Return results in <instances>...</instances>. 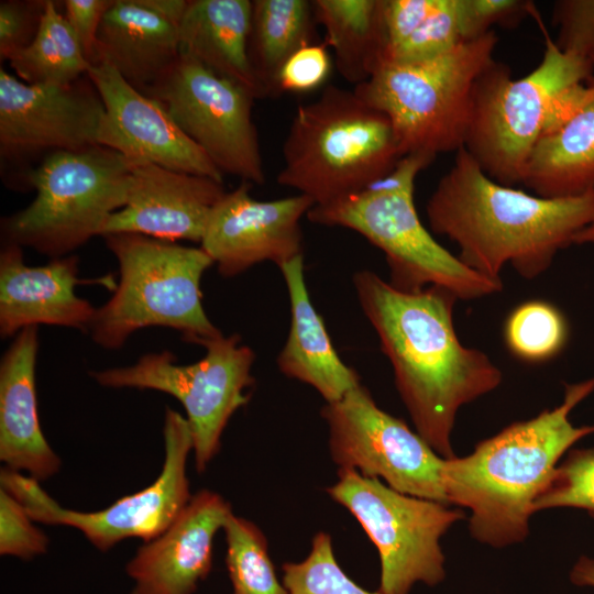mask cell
Here are the masks:
<instances>
[{
  "instance_id": "5b68a950",
  "label": "cell",
  "mask_w": 594,
  "mask_h": 594,
  "mask_svg": "<svg viewBox=\"0 0 594 594\" xmlns=\"http://www.w3.org/2000/svg\"><path fill=\"white\" fill-rule=\"evenodd\" d=\"M433 160L425 154L405 155L392 172L364 190L314 206L307 217L320 226L351 229L378 248L389 267L388 283L399 290L439 286L462 300L498 293L502 280L468 267L420 221L414 201L415 179Z\"/></svg>"
},
{
  "instance_id": "7a4b0ae2",
  "label": "cell",
  "mask_w": 594,
  "mask_h": 594,
  "mask_svg": "<svg viewBox=\"0 0 594 594\" xmlns=\"http://www.w3.org/2000/svg\"><path fill=\"white\" fill-rule=\"evenodd\" d=\"M426 213L432 232L457 243L458 257L471 270L502 280L510 264L534 279L594 222V190L569 198L527 194L492 179L462 147L430 195Z\"/></svg>"
},
{
  "instance_id": "b9f144b4",
  "label": "cell",
  "mask_w": 594,
  "mask_h": 594,
  "mask_svg": "<svg viewBox=\"0 0 594 594\" xmlns=\"http://www.w3.org/2000/svg\"><path fill=\"white\" fill-rule=\"evenodd\" d=\"M570 581L578 586L594 587V558L581 556L570 571Z\"/></svg>"
},
{
  "instance_id": "ac0fdd59",
  "label": "cell",
  "mask_w": 594,
  "mask_h": 594,
  "mask_svg": "<svg viewBox=\"0 0 594 594\" xmlns=\"http://www.w3.org/2000/svg\"><path fill=\"white\" fill-rule=\"evenodd\" d=\"M226 194L223 183L213 178L132 161L127 204L109 217L101 237L129 232L200 243L213 207Z\"/></svg>"
},
{
  "instance_id": "8fae6325",
  "label": "cell",
  "mask_w": 594,
  "mask_h": 594,
  "mask_svg": "<svg viewBox=\"0 0 594 594\" xmlns=\"http://www.w3.org/2000/svg\"><path fill=\"white\" fill-rule=\"evenodd\" d=\"M361 525L378 551L380 594H409L413 586H435L446 576L440 539L464 518L461 508L402 494L380 479L338 469L327 488Z\"/></svg>"
},
{
  "instance_id": "74e56055",
  "label": "cell",
  "mask_w": 594,
  "mask_h": 594,
  "mask_svg": "<svg viewBox=\"0 0 594 594\" xmlns=\"http://www.w3.org/2000/svg\"><path fill=\"white\" fill-rule=\"evenodd\" d=\"M326 46L311 43L294 53L280 69L278 91L308 92L321 86L331 69Z\"/></svg>"
},
{
  "instance_id": "d6a6232c",
  "label": "cell",
  "mask_w": 594,
  "mask_h": 594,
  "mask_svg": "<svg viewBox=\"0 0 594 594\" xmlns=\"http://www.w3.org/2000/svg\"><path fill=\"white\" fill-rule=\"evenodd\" d=\"M558 507L584 509L594 518V448L568 452L536 497L532 512Z\"/></svg>"
},
{
  "instance_id": "e0dca14e",
  "label": "cell",
  "mask_w": 594,
  "mask_h": 594,
  "mask_svg": "<svg viewBox=\"0 0 594 594\" xmlns=\"http://www.w3.org/2000/svg\"><path fill=\"white\" fill-rule=\"evenodd\" d=\"M87 75L105 106L98 144L132 161H146L223 183V174L161 102L135 89L106 63L91 65Z\"/></svg>"
},
{
  "instance_id": "60d3db41",
  "label": "cell",
  "mask_w": 594,
  "mask_h": 594,
  "mask_svg": "<svg viewBox=\"0 0 594 594\" xmlns=\"http://www.w3.org/2000/svg\"><path fill=\"white\" fill-rule=\"evenodd\" d=\"M143 6L178 26L188 0H140Z\"/></svg>"
},
{
  "instance_id": "4316f807",
  "label": "cell",
  "mask_w": 594,
  "mask_h": 594,
  "mask_svg": "<svg viewBox=\"0 0 594 594\" xmlns=\"http://www.w3.org/2000/svg\"><path fill=\"white\" fill-rule=\"evenodd\" d=\"M316 22L326 31L338 72L354 86L367 80L383 52L382 0L311 1Z\"/></svg>"
},
{
  "instance_id": "603a6c76",
  "label": "cell",
  "mask_w": 594,
  "mask_h": 594,
  "mask_svg": "<svg viewBox=\"0 0 594 594\" xmlns=\"http://www.w3.org/2000/svg\"><path fill=\"white\" fill-rule=\"evenodd\" d=\"M290 302V328L277 356L287 377L314 387L326 403L341 399L361 384L359 374L336 352L322 317L314 307L304 275L302 254L278 266Z\"/></svg>"
},
{
  "instance_id": "44dd1931",
  "label": "cell",
  "mask_w": 594,
  "mask_h": 594,
  "mask_svg": "<svg viewBox=\"0 0 594 594\" xmlns=\"http://www.w3.org/2000/svg\"><path fill=\"white\" fill-rule=\"evenodd\" d=\"M37 327L15 334L0 363V460L37 481L56 475L59 457L40 424L35 391Z\"/></svg>"
},
{
  "instance_id": "7bdbcfd3",
  "label": "cell",
  "mask_w": 594,
  "mask_h": 594,
  "mask_svg": "<svg viewBox=\"0 0 594 594\" xmlns=\"http://www.w3.org/2000/svg\"><path fill=\"white\" fill-rule=\"evenodd\" d=\"M585 243H594V222L573 237L572 244Z\"/></svg>"
},
{
  "instance_id": "6da1fadb",
  "label": "cell",
  "mask_w": 594,
  "mask_h": 594,
  "mask_svg": "<svg viewBox=\"0 0 594 594\" xmlns=\"http://www.w3.org/2000/svg\"><path fill=\"white\" fill-rule=\"evenodd\" d=\"M353 285L415 430L440 457H455L451 435L460 408L496 389L502 371L460 341L453 323L458 297L449 289L403 292L369 270L356 272Z\"/></svg>"
},
{
  "instance_id": "9c48e42d",
  "label": "cell",
  "mask_w": 594,
  "mask_h": 594,
  "mask_svg": "<svg viewBox=\"0 0 594 594\" xmlns=\"http://www.w3.org/2000/svg\"><path fill=\"white\" fill-rule=\"evenodd\" d=\"M497 42L492 31L429 61L381 64L353 90L389 119L403 156L457 152L464 147L475 81L495 62Z\"/></svg>"
},
{
  "instance_id": "836d02e7",
  "label": "cell",
  "mask_w": 594,
  "mask_h": 594,
  "mask_svg": "<svg viewBox=\"0 0 594 594\" xmlns=\"http://www.w3.org/2000/svg\"><path fill=\"white\" fill-rule=\"evenodd\" d=\"M23 505L0 487V554L32 560L47 552L50 539Z\"/></svg>"
},
{
  "instance_id": "ffe728a7",
  "label": "cell",
  "mask_w": 594,
  "mask_h": 594,
  "mask_svg": "<svg viewBox=\"0 0 594 594\" xmlns=\"http://www.w3.org/2000/svg\"><path fill=\"white\" fill-rule=\"evenodd\" d=\"M0 253V333L16 334L28 327L52 324L88 331L96 309L76 293L78 257L52 258L29 266L22 248L2 243Z\"/></svg>"
},
{
  "instance_id": "4fadbf2b",
  "label": "cell",
  "mask_w": 594,
  "mask_h": 594,
  "mask_svg": "<svg viewBox=\"0 0 594 594\" xmlns=\"http://www.w3.org/2000/svg\"><path fill=\"white\" fill-rule=\"evenodd\" d=\"M321 416L338 469L380 479L402 494L449 505L446 459L404 420L383 410L362 383L341 399L326 403Z\"/></svg>"
},
{
  "instance_id": "9a60e30c",
  "label": "cell",
  "mask_w": 594,
  "mask_h": 594,
  "mask_svg": "<svg viewBox=\"0 0 594 594\" xmlns=\"http://www.w3.org/2000/svg\"><path fill=\"white\" fill-rule=\"evenodd\" d=\"M105 106L85 75L65 86L30 85L0 68L1 172L25 188L31 170L50 154L98 144Z\"/></svg>"
},
{
  "instance_id": "3957f363",
  "label": "cell",
  "mask_w": 594,
  "mask_h": 594,
  "mask_svg": "<svg viewBox=\"0 0 594 594\" xmlns=\"http://www.w3.org/2000/svg\"><path fill=\"white\" fill-rule=\"evenodd\" d=\"M592 392L594 377L565 384L559 406L508 425L469 455L446 459L448 503L470 510L469 530L475 540L504 548L528 537L532 504L559 460L594 433V425L576 427L569 418Z\"/></svg>"
},
{
  "instance_id": "e575fe53",
  "label": "cell",
  "mask_w": 594,
  "mask_h": 594,
  "mask_svg": "<svg viewBox=\"0 0 594 594\" xmlns=\"http://www.w3.org/2000/svg\"><path fill=\"white\" fill-rule=\"evenodd\" d=\"M552 22L558 28L556 45L594 68V0L556 1Z\"/></svg>"
},
{
  "instance_id": "52a82bcc",
  "label": "cell",
  "mask_w": 594,
  "mask_h": 594,
  "mask_svg": "<svg viewBox=\"0 0 594 594\" xmlns=\"http://www.w3.org/2000/svg\"><path fill=\"white\" fill-rule=\"evenodd\" d=\"M103 238L118 261L119 283L96 309L88 329L95 343L120 349L146 327L175 329L202 346L222 336L202 307L200 282L213 261L201 248L129 232Z\"/></svg>"
},
{
  "instance_id": "ba28073f",
  "label": "cell",
  "mask_w": 594,
  "mask_h": 594,
  "mask_svg": "<svg viewBox=\"0 0 594 594\" xmlns=\"http://www.w3.org/2000/svg\"><path fill=\"white\" fill-rule=\"evenodd\" d=\"M131 166L132 160L100 144L47 155L25 179L34 200L1 219L2 243L51 258L70 255L125 206Z\"/></svg>"
},
{
  "instance_id": "7402d4cb",
  "label": "cell",
  "mask_w": 594,
  "mask_h": 594,
  "mask_svg": "<svg viewBox=\"0 0 594 594\" xmlns=\"http://www.w3.org/2000/svg\"><path fill=\"white\" fill-rule=\"evenodd\" d=\"M179 55L176 24L140 0H113L98 30L95 64L110 65L145 94L166 75Z\"/></svg>"
},
{
  "instance_id": "2e32d148",
  "label": "cell",
  "mask_w": 594,
  "mask_h": 594,
  "mask_svg": "<svg viewBox=\"0 0 594 594\" xmlns=\"http://www.w3.org/2000/svg\"><path fill=\"white\" fill-rule=\"evenodd\" d=\"M243 182L213 207L200 241L223 277L237 276L255 264L277 266L302 254L301 218L315 206L302 194L261 201Z\"/></svg>"
},
{
  "instance_id": "4dcf8cb0",
  "label": "cell",
  "mask_w": 594,
  "mask_h": 594,
  "mask_svg": "<svg viewBox=\"0 0 594 594\" xmlns=\"http://www.w3.org/2000/svg\"><path fill=\"white\" fill-rule=\"evenodd\" d=\"M287 594H380L370 592L350 579L339 565L328 532H317L308 557L282 566Z\"/></svg>"
},
{
  "instance_id": "cb8c5ba5",
  "label": "cell",
  "mask_w": 594,
  "mask_h": 594,
  "mask_svg": "<svg viewBox=\"0 0 594 594\" xmlns=\"http://www.w3.org/2000/svg\"><path fill=\"white\" fill-rule=\"evenodd\" d=\"M521 184L543 198L594 190V77L582 102L552 121L535 143Z\"/></svg>"
},
{
  "instance_id": "30bf717a",
  "label": "cell",
  "mask_w": 594,
  "mask_h": 594,
  "mask_svg": "<svg viewBox=\"0 0 594 594\" xmlns=\"http://www.w3.org/2000/svg\"><path fill=\"white\" fill-rule=\"evenodd\" d=\"M204 346V358L187 365L176 364L173 353L162 351L145 354L129 366L90 373L105 387L154 389L178 399L191 431L198 473L218 454L230 418L249 403V389L254 385L255 355L238 334H222Z\"/></svg>"
},
{
  "instance_id": "8d00e7d4",
  "label": "cell",
  "mask_w": 594,
  "mask_h": 594,
  "mask_svg": "<svg viewBox=\"0 0 594 594\" xmlns=\"http://www.w3.org/2000/svg\"><path fill=\"white\" fill-rule=\"evenodd\" d=\"M532 8L534 3L526 0H460L464 41L486 35L493 25L517 24Z\"/></svg>"
},
{
  "instance_id": "f1b7e54d",
  "label": "cell",
  "mask_w": 594,
  "mask_h": 594,
  "mask_svg": "<svg viewBox=\"0 0 594 594\" xmlns=\"http://www.w3.org/2000/svg\"><path fill=\"white\" fill-rule=\"evenodd\" d=\"M222 530L231 594H287L277 579L266 537L254 522L232 514Z\"/></svg>"
},
{
  "instance_id": "5bb4252c",
  "label": "cell",
  "mask_w": 594,
  "mask_h": 594,
  "mask_svg": "<svg viewBox=\"0 0 594 594\" xmlns=\"http://www.w3.org/2000/svg\"><path fill=\"white\" fill-rule=\"evenodd\" d=\"M144 95L161 102L222 174L261 185L265 170L253 121L254 97L199 62L179 55Z\"/></svg>"
},
{
  "instance_id": "d6986e66",
  "label": "cell",
  "mask_w": 594,
  "mask_h": 594,
  "mask_svg": "<svg viewBox=\"0 0 594 594\" xmlns=\"http://www.w3.org/2000/svg\"><path fill=\"white\" fill-rule=\"evenodd\" d=\"M218 493L201 490L156 538L144 542L127 563L131 594H194L212 566V544L232 515Z\"/></svg>"
},
{
  "instance_id": "83f0119b",
  "label": "cell",
  "mask_w": 594,
  "mask_h": 594,
  "mask_svg": "<svg viewBox=\"0 0 594 594\" xmlns=\"http://www.w3.org/2000/svg\"><path fill=\"white\" fill-rule=\"evenodd\" d=\"M15 75L30 85L65 86L87 75L90 63L56 1L46 0L33 42L9 61Z\"/></svg>"
},
{
  "instance_id": "f546056e",
  "label": "cell",
  "mask_w": 594,
  "mask_h": 594,
  "mask_svg": "<svg viewBox=\"0 0 594 594\" xmlns=\"http://www.w3.org/2000/svg\"><path fill=\"white\" fill-rule=\"evenodd\" d=\"M504 338L508 350L527 362H543L564 346L568 326L559 309L542 300L518 305L507 317Z\"/></svg>"
},
{
  "instance_id": "f35d334b",
  "label": "cell",
  "mask_w": 594,
  "mask_h": 594,
  "mask_svg": "<svg viewBox=\"0 0 594 594\" xmlns=\"http://www.w3.org/2000/svg\"><path fill=\"white\" fill-rule=\"evenodd\" d=\"M436 4L437 0H382L381 63L421 25Z\"/></svg>"
},
{
  "instance_id": "7c38bea8",
  "label": "cell",
  "mask_w": 594,
  "mask_h": 594,
  "mask_svg": "<svg viewBox=\"0 0 594 594\" xmlns=\"http://www.w3.org/2000/svg\"><path fill=\"white\" fill-rule=\"evenodd\" d=\"M163 439L164 461L156 480L103 509L64 508L42 488L40 481L8 468L0 472V485L35 522L75 528L100 551L129 538L147 542L165 531L193 497L187 476V461L194 449L191 431L186 417L172 408L165 411Z\"/></svg>"
},
{
  "instance_id": "ab89813d",
  "label": "cell",
  "mask_w": 594,
  "mask_h": 594,
  "mask_svg": "<svg viewBox=\"0 0 594 594\" xmlns=\"http://www.w3.org/2000/svg\"><path fill=\"white\" fill-rule=\"evenodd\" d=\"M112 3L113 0L63 1V15L77 37L90 65H94L96 61V43L100 23Z\"/></svg>"
},
{
  "instance_id": "277c9868",
  "label": "cell",
  "mask_w": 594,
  "mask_h": 594,
  "mask_svg": "<svg viewBox=\"0 0 594 594\" xmlns=\"http://www.w3.org/2000/svg\"><path fill=\"white\" fill-rule=\"evenodd\" d=\"M402 157L383 112L354 90L328 85L315 101L297 107L276 180L322 206L364 190Z\"/></svg>"
},
{
  "instance_id": "1f68e13d",
  "label": "cell",
  "mask_w": 594,
  "mask_h": 594,
  "mask_svg": "<svg viewBox=\"0 0 594 594\" xmlns=\"http://www.w3.org/2000/svg\"><path fill=\"white\" fill-rule=\"evenodd\" d=\"M463 43L466 42L462 31L460 0H437L435 9L421 25L381 64L429 61Z\"/></svg>"
},
{
  "instance_id": "8992f818",
  "label": "cell",
  "mask_w": 594,
  "mask_h": 594,
  "mask_svg": "<svg viewBox=\"0 0 594 594\" xmlns=\"http://www.w3.org/2000/svg\"><path fill=\"white\" fill-rule=\"evenodd\" d=\"M594 68L546 35L538 66L519 79L492 63L476 79L464 148L494 180L521 184L528 156L547 127L584 94Z\"/></svg>"
},
{
  "instance_id": "d590c367",
  "label": "cell",
  "mask_w": 594,
  "mask_h": 594,
  "mask_svg": "<svg viewBox=\"0 0 594 594\" xmlns=\"http://www.w3.org/2000/svg\"><path fill=\"white\" fill-rule=\"evenodd\" d=\"M46 0H2L0 2V59L10 61L35 38L42 24Z\"/></svg>"
},
{
  "instance_id": "d4e9b609",
  "label": "cell",
  "mask_w": 594,
  "mask_h": 594,
  "mask_svg": "<svg viewBox=\"0 0 594 594\" xmlns=\"http://www.w3.org/2000/svg\"><path fill=\"white\" fill-rule=\"evenodd\" d=\"M252 1L188 0L178 24L179 54L240 85L256 98L264 94L249 58Z\"/></svg>"
},
{
  "instance_id": "484cf974",
  "label": "cell",
  "mask_w": 594,
  "mask_h": 594,
  "mask_svg": "<svg viewBox=\"0 0 594 594\" xmlns=\"http://www.w3.org/2000/svg\"><path fill=\"white\" fill-rule=\"evenodd\" d=\"M312 3L307 0H253L249 58L264 97L279 94L287 59L314 38Z\"/></svg>"
}]
</instances>
